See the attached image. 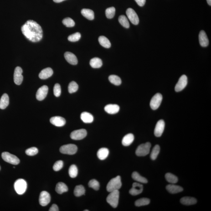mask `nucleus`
Listing matches in <instances>:
<instances>
[{"mask_svg":"<svg viewBox=\"0 0 211 211\" xmlns=\"http://www.w3.org/2000/svg\"><path fill=\"white\" fill-rule=\"evenodd\" d=\"M81 119L85 123H90L93 122L94 117L91 114L87 112H84L81 115Z\"/></svg>","mask_w":211,"mask_h":211,"instance_id":"b1692460","label":"nucleus"},{"mask_svg":"<svg viewBox=\"0 0 211 211\" xmlns=\"http://www.w3.org/2000/svg\"><path fill=\"white\" fill-rule=\"evenodd\" d=\"M53 74V70L51 68L48 67L43 69L41 71L39 74V77L41 79H45L51 76Z\"/></svg>","mask_w":211,"mask_h":211,"instance_id":"412c9836","label":"nucleus"},{"mask_svg":"<svg viewBox=\"0 0 211 211\" xmlns=\"http://www.w3.org/2000/svg\"><path fill=\"white\" fill-rule=\"evenodd\" d=\"M2 157L5 162L14 165L18 164L20 162L19 158L17 156L8 152H2Z\"/></svg>","mask_w":211,"mask_h":211,"instance_id":"423d86ee","label":"nucleus"},{"mask_svg":"<svg viewBox=\"0 0 211 211\" xmlns=\"http://www.w3.org/2000/svg\"><path fill=\"white\" fill-rule=\"evenodd\" d=\"M134 140V136L133 134L129 133L124 136L122 139V143L124 146H128L132 143Z\"/></svg>","mask_w":211,"mask_h":211,"instance_id":"5701e85b","label":"nucleus"},{"mask_svg":"<svg viewBox=\"0 0 211 211\" xmlns=\"http://www.w3.org/2000/svg\"><path fill=\"white\" fill-rule=\"evenodd\" d=\"M135 1L140 7L144 5L146 2V0H135Z\"/></svg>","mask_w":211,"mask_h":211,"instance_id":"09e8293b","label":"nucleus"},{"mask_svg":"<svg viewBox=\"0 0 211 211\" xmlns=\"http://www.w3.org/2000/svg\"><path fill=\"white\" fill-rule=\"evenodd\" d=\"M188 81L187 76L185 75H182L179 79L175 87V90L176 92L182 91L185 88L187 85Z\"/></svg>","mask_w":211,"mask_h":211,"instance_id":"f8f14e48","label":"nucleus"},{"mask_svg":"<svg viewBox=\"0 0 211 211\" xmlns=\"http://www.w3.org/2000/svg\"><path fill=\"white\" fill-rule=\"evenodd\" d=\"M78 89V85L75 81H72L68 86V91L70 94L75 92Z\"/></svg>","mask_w":211,"mask_h":211,"instance_id":"a19ab883","label":"nucleus"},{"mask_svg":"<svg viewBox=\"0 0 211 211\" xmlns=\"http://www.w3.org/2000/svg\"><path fill=\"white\" fill-rule=\"evenodd\" d=\"M181 203L182 204L186 205H190L196 204L197 203V199L194 197H185L181 199Z\"/></svg>","mask_w":211,"mask_h":211,"instance_id":"a878e982","label":"nucleus"},{"mask_svg":"<svg viewBox=\"0 0 211 211\" xmlns=\"http://www.w3.org/2000/svg\"><path fill=\"white\" fill-rule=\"evenodd\" d=\"M160 152V147L158 145H156L152 149L151 154V158L152 160H155L157 158Z\"/></svg>","mask_w":211,"mask_h":211,"instance_id":"58836bf2","label":"nucleus"},{"mask_svg":"<svg viewBox=\"0 0 211 211\" xmlns=\"http://www.w3.org/2000/svg\"><path fill=\"white\" fill-rule=\"evenodd\" d=\"M54 2H56V3H59V2H63V1H65V0H53Z\"/></svg>","mask_w":211,"mask_h":211,"instance_id":"3c124183","label":"nucleus"},{"mask_svg":"<svg viewBox=\"0 0 211 211\" xmlns=\"http://www.w3.org/2000/svg\"><path fill=\"white\" fill-rule=\"evenodd\" d=\"M150 202V200L149 199L142 198L136 200L135 202V205L136 207H141L147 205L149 204Z\"/></svg>","mask_w":211,"mask_h":211,"instance_id":"f704fd0d","label":"nucleus"},{"mask_svg":"<svg viewBox=\"0 0 211 211\" xmlns=\"http://www.w3.org/2000/svg\"><path fill=\"white\" fill-rule=\"evenodd\" d=\"M122 183L121 177L118 176L112 179L108 183L106 190L108 192L119 190L121 188Z\"/></svg>","mask_w":211,"mask_h":211,"instance_id":"f03ea898","label":"nucleus"},{"mask_svg":"<svg viewBox=\"0 0 211 211\" xmlns=\"http://www.w3.org/2000/svg\"><path fill=\"white\" fill-rule=\"evenodd\" d=\"M62 22L64 26L67 27H69V28L74 27L75 24V22L73 21V20L69 17H67V18H64Z\"/></svg>","mask_w":211,"mask_h":211,"instance_id":"79ce46f5","label":"nucleus"},{"mask_svg":"<svg viewBox=\"0 0 211 211\" xmlns=\"http://www.w3.org/2000/svg\"><path fill=\"white\" fill-rule=\"evenodd\" d=\"M115 9L114 7H109L106 10L105 13L107 18L111 19L115 16Z\"/></svg>","mask_w":211,"mask_h":211,"instance_id":"ea45409f","label":"nucleus"},{"mask_svg":"<svg viewBox=\"0 0 211 211\" xmlns=\"http://www.w3.org/2000/svg\"><path fill=\"white\" fill-rule=\"evenodd\" d=\"M69 173L71 177L75 178L78 174V169L76 166L74 165H71L69 169Z\"/></svg>","mask_w":211,"mask_h":211,"instance_id":"4c0bfd02","label":"nucleus"},{"mask_svg":"<svg viewBox=\"0 0 211 211\" xmlns=\"http://www.w3.org/2000/svg\"><path fill=\"white\" fill-rule=\"evenodd\" d=\"M109 150L106 148H102L99 149L97 152V157L100 160H104L108 156Z\"/></svg>","mask_w":211,"mask_h":211,"instance_id":"c85d7f7f","label":"nucleus"},{"mask_svg":"<svg viewBox=\"0 0 211 211\" xmlns=\"http://www.w3.org/2000/svg\"><path fill=\"white\" fill-rule=\"evenodd\" d=\"M89 186L90 188H92L95 190H99L100 187V185L99 182L94 179H92L89 182Z\"/></svg>","mask_w":211,"mask_h":211,"instance_id":"c03bdc74","label":"nucleus"},{"mask_svg":"<svg viewBox=\"0 0 211 211\" xmlns=\"http://www.w3.org/2000/svg\"><path fill=\"white\" fill-rule=\"evenodd\" d=\"M82 15L89 20H93L94 18V13L93 11L89 9H83L81 11Z\"/></svg>","mask_w":211,"mask_h":211,"instance_id":"bb28decb","label":"nucleus"},{"mask_svg":"<svg viewBox=\"0 0 211 211\" xmlns=\"http://www.w3.org/2000/svg\"><path fill=\"white\" fill-rule=\"evenodd\" d=\"M162 95L160 93H157L152 97L150 101V105L153 110H157L160 105L162 100Z\"/></svg>","mask_w":211,"mask_h":211,"instance_id":"6e6552de","label":"nucleus"},{"mask_svg":"<svg viewBox=\"0 0 211 211\" xmlns=\"http://www.w3.org/2000/svg\"><path fill=\"white\" fill-rule=\"evenodd\" d=\"M126 13L128 18L133 24L134 25L138 24L139 19L138 16L136 14V12L133 9L128 8L127 10Z\"/></svg>","mask_w":211,"mask_h":211,"instance_id":"9d476101","label":"nucleus"},{"mask_svg":"<svg viewBox=\"0 0 211 211\" xmlns=\"http://www.w3.org/2000/svg\"><path fill=\"white\" fill-rule=\"evenodd\" d=\"M199 38L200 44L202 47L208 46L209 44V40L204 31L202 30L200 32Z\"/></svg>","mask_w":211,"mask_h":211,"instance_id":"6ab92c4d","label":"nucleus"},{"mask_svg":"<svg viewBox=\"0 0 211 211\" xmlns=\"http://www.w3.org/2000/svg\"><path fill=\"white\" fill-rule=\"evenodd\" d=\"M38 149L35 147H32L27 149L26 151V153L29 156H33L38 153Z\"/></svg>","mask_w":211,"mask_h":211,"instance_id":"a18cd8bd","label":"nucleus"},{"mask_svg":"<svg viewBox=\"0 0 211 211\" xmlns=\"http://www.w3.org/2000/svg\"><path fill=\"white\" fill-rule=\"evenodd\" d=\"M58 206L56 204H53L50 208L49 211H59Z\"/></svg>","mask_w":211,"mask_h":211,"instance_id":"8fccbe9b","label":"nucleus"},{"mask_svg":"<svg viewBox=\"0 0 211 211\" xmlns=\"http://www.w3.org/2000/svg\"><path fill=\"white\" fill-rule=\"evenodd\" d=\"M51 197L50 195L46 191H43L41 192L40 195L39 202L41 205L45 207L50 202Z\"/></svg>","mask_w":211,"mask_h":211,"instance_id":"9b49d317","label":"nucleus"},{"mask_svg":"<svg viewBox=\"0 0 211 211\" xmlns=\"http://www.w3.org/2000/svg\"><path fill=\"white\" fill-rule=\"evenodd\" d=\"M9 104V98L7 94H4L0 99V109H5Z\"/></svg>","mask_w":211,"mask_h":211,"instance_id":"393cba45","label":"nucleus"},{"mask_svg":"<svg viewBox=\"0 0 211 211\" xmlns=\"http://www.w3.org/2000/svg\"><path fill=\"white\" fill-rule=\"evenodd\" d=\"M21 30L25 37L31 42H39L43 37L41 27L33 20L27 21L22 27Z\"/></svg>","mask_w":211,"mask_h":211,"instance_id":"f257e3e1","label":"nucleus"},{"mask_svg":"<svg viewBox=\"0 0 211 211\" xmlns=\"http://www.w3.org/2000/svg\"><path fill=\"white\" fill-rule=\"evenodd\" d=\"M143 190V186L139 183H134L133 184L132 187L130 190L129 192L132 196H136L141 194Z\"/></svg>","mask_w":211,"mask_h":211,"instance_id":"dca6fc26","label":"nucleus"},{"mask_svg":"<svg viewBox=\"0 0 211 211\" xmlns=\"http://www.w3.org/2000/svg\"><path fill=\"white\" fill-rule=\"evenodd\" d=\"M23 73L22 68L19 67H17L15 69L14 73V81L17 85H20L23 80V77L22 75Z\"/></svg>","mask_w":211,"mask_h":211,"instance_id":"ddd939ff","label":"nucleus"},{"mask_svg":"<svg viewBox=\"0 0 211 211\" xmlns=\"http://www.w3.org/2000/svg\"><path fill=\"white\" fill-rule=\"evenodd\" d=\"M1 166H0V170H1Z\"/></svg>","mask_w":211,"mask_h":211,"instance_id":"5fc2aeb1","label":"nucleus"},{"mask_svg":"<svg viewBox=\"0 0 211 211\" xmlns=\"http://www.w3.org/2000/svg\"><path fill=\"white\" fill-rule=\"evenodd\" d=\"M50 121L52 125L57 127L63 126L66 123L65 119L59 116H55L51 118Z\"/></svg>","mask_w":211,"mask_h":211,"instance_id":"f3484780","label":"nucleus"},{"mask_svg":"<svg viewBox=\"0 0 211 211\" xmlns=\"http://www.w3.org/2000/svg\"><path fill=\"white\" fill-rule=\"evenodd\" d=\"M132 177L135 181L141 183H147V180L144 177L140 175L137 172H134L132 173Z\"/></svg>","mask_w":211,"mask_h":211,"instance_id":"2f4dec72","label":"nucleus"},{"mask_svg":"<svg viewBox=\"0 0 211 211\" xmlns=\"http://www.w3.org/2000/svg\"><path fill=\"white\" fill-rule=\"evenodd\" d=\"M55 190L57 193L61 194L64 192H67L68 188L65 184L63 182H59L57 184Z\"/></svg>","mask_w":211,"mask_h":211,"instance_id":"cd10ccee","label":"nucleus"},{"mask_svg":"<svg viewBox=\"0 0 211 211\" xmlns=\"http://www.w3.org/2000/svg\"><path fill=\"white\" fill-rule=\"evenodd\" d=\"M109 80L111 84L116 86L120 85L121 84V79L119 77L115 75H110L109 77Z\"/></svg>","mask_w":211,"mask_h":211,"instance_id":"72a5a7b5","label":"nucleus"},{"mask_svg":"<svg viewBox=\"0 0 211 211\" xmlns=\"http://www.w3.org/2000/svg\"><path fill=\"white\" fill-rule=\"evenodd\" d=\"M78 150V147L76 145L73 144H68L63 145L61 147L59 151L62 153L64 154L73 155L75 154Z\"/></svg>","mask_w":211,"mask_h":211,"instance_id":"0eeeda50","label":"nucleus"},{"mask_svg":"<svg viewBox=\"0 0 211 211\" xmlns=\"http://www.w3.org/2000/svg\"><path fill=\"white\" fill-rule=\"evenodd\" d=\"M64 57L66 60L70 64L73 65H76L78 63L77 58L75 55L70 52H66L64 54Z\"/></svg>","mask_w":211,"mask_h":211,"instance_id":"a211bd4d","label":"nucleus"},{"mask_svg":"<svg viewBox=\"0 0 211 211\" xmlns=\"http://www.w3.org/2000/svg\"><path fill=\"white\" fill-rule=\"evenodd\" d=\"M81 35L79 32H77L71 34L68 37V39L69 41L71 42H75L78 41L80 39Z\"/></svg>","mask_w":211,"mask_h":211,"instance_id":"37998d69","label":"nucleus"},{"mask_svg":"<svg viewBox=\"0 0 211 211\" xmlns=\"http://www.w3.org/2000/svg\"><path fill=\"white\" fill-rule=\"evenodd\" d=\"M151 144L149 142L141 144L138 146L136 151V154L138 156H144L148 154L150 152Z\"/></svg>","mask_w":211,"mask_h":211,"instance_id":"39448f33","label":"nucleus"},{"mask_svg":"<svg viewBox=\"0 0 211 211\" xmlns=\"http://www.w3.org/2000/svg\"><path fill=\"white\" fill-rule=\"evenodd\" d=\"M63 162L62 161L59 160L57 161L54 163L53 166V169L54 171H58L63 168Z\"/></svg>","mask_w":211,"mask_h":211,"instance_id":"49530a36","label":"nucleus"},{"mask_svg":"<svg viewBox=\"0 0 211 211\" xmlns=\"http://www.w3.org/2000/svg\"><path fill=\"white\" fill-rule=\"evenodd\" d=\"M165 124L163 120H160L158 122L155 126L154 133L156 137L162 136L164 130Z\"/></svg>","mask_w":211,"mask_h":211,"instance_id":"2eb2a0df","label":"nucleus"},{"mask_svg":"<svg viewBox=\"0 0 211 211\" xmlns=\"http://www.w3.org/2000/svg\"><path fill=\"white\" fill-rule=\"evenodd\" d=\"M84 211H89V210H84Z\"/></svg>","mask_w":211,"mask_h":211,"instance_id":"864d4df0","label":"nucleus"},{"mask_svg":"<svg viewBox=\"0 0 211 211\" xmlns=\"http://www.w3.org/2000/svg\"><path fill=\"white\" fill-rule=\"evenodd\" d=\"M106 112L110 114H116L119 112L120 107L119 105L115 104H109L106 106L105 107Z\"/></svg>","mask_w":211,"mask_h":211,"instance_id":"aec40b11","label":"nucleus"},{"mask_svg":"<svg viewBox=\"0 0 211 211\" xmlns=\"http://www.w3.org/2000/svg\"><path fill=\"white\" fill-rule=\"evenodd\" d=\"M207 3L210 6L211 5V0H207Z\"/></svg>","mask_w":211,"mask_h":211,"instance_id":"603ef678","label":"nucleus"},{"mask_svg":"<svg viewBox=\"0 0 211 211\" xmlns=\"http://www.w3.org/2000/svg\"><path fill=\"white\" fill-rule=\"evenodd\" d=\"M15 190L18 194L22 195L25 192L27 189L26 182L22 179H19L16 181L14 183Z\"/></svg>","mask_w":211,"mask_h":211,"instance_id":"20e7f679","label":"nucleus"},{"mask_svg":"<svg viewBox=\"0 0 211 211\" xmlns=\"http://www.w3.org/2000/svg\"><path fill=\"white\" fill-rule=\"evenodd\" d=\"M87 131L84 129H80L75 130L70 134V138L74 140H81L83 139L86 136Z\"/></svg>","mask_w":211,"mask_h":211,"instance_id":"1a4fd4ad","label":"nucleus"},{"mask_svg":"<svg viewBox=\"0 0 211 211\" xmlns=\"http://www.w3.org/2000/svg\"><path fill=\"white\" fill-rule=\"evenodd\" d=\"M54 94L56 97L60 96L61 94V88L60 85L59 84H55L54 87Z\"/></svg>","mask_w":211,"mask_h":211,"instance_id":"de8ad7c7","label":"nucleus"},{"mask_svg":"<svg viewBox=\"0 0 211 211\" xmlns=\"http://www.w3.org/2000/svg\"><path fill=\"white\" fill-rule=\"evenodd\" d=\"M119 197V190L112 191L110 192V193L107 197V202L113 208H116L118 205Z\"/></svg>","mask_w":211,"mask_h":211,"instance_id":"7ed1b4c3","label":"nucleus"},{"mask_svg":"<svg viewBox=\"0 0 211 211\" xmlns=\"http://www.w3.org/2000/svg\"><path fill=\"white\" fill-rule=\"evenodd\" d=\"M48 92V87L46 85L43 86L38 89L37 94L36 98L38 100H43L46 97Z\"/></svg>","mask_w":211,"mask_h":211,"instance_id":"4468645a","label":"nucleus"},{"mask_svg":"<svg viewBox=\"0 0 211 211\" xmlns=\"http://www.w3.org/2000/svg\"><path fill=\"white\" fill-rule=\"evenodd\" d=\"M90 64L92 67L93 68H99L103 65L102 61L98 58H94L90 61Z\"/></svg>","mask_w":211,"mask_h":211,"instance_id":"c756f323","label":"nucleus"},{"mask_svg":"<svg viewBox=\"0 0 211 211\" xmlns=\"http://www.w3.org/2000/svg\"><path fill=\"white\" fill-rule=\"evenodd\" d=\"M166 189L169 192L172 194L179 193L183 190L182 187L174 185H168L166 187Z\"/></svg>","mask_w":211,"mask_h":211,"instance_id":"4be33fe9","label":"nucleus"},{"mask_svg":"<svg viewBox=\"0 0 211 211\" xmlns=\"http://www.w3.org/2000/svg\"><path fill=\"white\" fill-rule=\"evenodd\" d=\"M99 42L100 45L106 48H109L111 46V43L106 37L104 36L99 37Z\"/></svg>","mask_w":211,"mask_h":211,"instance_id":"7c9ffc66","label":"nucleus"},{"mask_svg":"<svg viewBox=\"0 0 211 211\" xmlns=\"http://www.w3.org/2000/svg\"><path fill=\"white\" fill-rule=\"evenodd\" d=\"M85 190L83 185H79L75 187L74 190V195L76 197H80L85 194Z\"/></svg>","mask_w":211,"mask_h":211,"instance_id":"473e14b6","label":"nucleus"},{"mask_svg":"<svg viewBox=\"0 0 211 211\" xmlns=\"http://www.w3.org/2000/svg\"><path fill=\"white\" fill-rule=\"evenodd\" d=\"M166 178L167 182L171 183H176L178 182V178L176 176L170 173L166 174Z\"/></svg>","mask_w":211,"mask_h":211,"instance_id":"e433bc0d","label":"nucleus"},{"mask_svg":"<svg viewBox=\"0 0 211 211\" xmlns=\"http://www.w3.org/2000/svg\"><path fill=\"white\" fill-rule=\"evenodd\" d=\"M119 21L120 24L125 28H128L130 27V23L126 16L123 15L120 16L119 17Z\"/></svg>","mask_w":211,"mask_h":211,"instance_id":"c9c22d12","label":"nucleus"}]
</instances>
